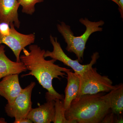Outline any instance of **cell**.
Wrapping results in <instances>:
<instances>
[{"label":"cell","mask_w":123,"mask_h":123,"mask_svg":"<svg viewBox=\"0 0 123 123\" xmlns=\"http://www.w3.org/2000/svg\"><path fill=\"white\" fill-rule=\"evenodd\" d=\"M29 49L30 51L24 48L23 50L24 55L20 56L21 61L30 71L28 73L23 75L22 77L33 76L50 94L55 98L64 101L63 95L57 93L53 88L52 81L55 78L61 80L60 77H65L67 76L66 72L71 69L55 64V63L56 61L54 59H45L44 54L46 51L37 45L31 44Z\"/></svg>","instance_id":"6da1fadb"},{"label":"cell","mask_w":123,"mask_h":123,"mask_svg":"<svg viewBox=\"0 0 123 123\" xmlns=\"http://www.w3.org/2000/svg\"><path fill=\"white\" fill-rule=\"evenodd\" d=\"M104 93L77 97L65 111L66 118L72 123H101L111 110L109 103L103 98Z\"/></svg>","instance_id":"7a4b0ae2"},{"label":"cell","mask_w":123,"mask_h":123,"mask_svg":"<svg viewBox=\"0 0 123 123\" xmlns=\"http://www.w3.org/2000/svg\"><path fill=\"white\" fill-rule=\"evenodd\" d=\"M79 21L86 28L85 32L80 36H74L70 26L65 22H61L60 24H57V27L58 31L67 44L66 50L74 53L78 61L82 62L84 59L86 44L89 38L93 33L102 31L103 29L101 26H103L105 22L102 20L97 22L91 21L86 18H80Z\"/></svg>","instance_id":"3957f363"},{"label":"cell","mask_w":123,"mask_h":123,"mask_svg":"<svg viewBox=\"0 0 123 123\" xmlns=\"http://www.w3.org/2000/svg\"><path fill=\"white\" fill-rule=\"evenodd\" d=\"M80 83L77 97L85 94L108 92L114 89L112 80L107 76H102L96 68L90 67L80 75Z\"/></svg>","instance_id":"277c9868"},{"label":"cell","mask_w":123,"mask_h":123,"mask_svg":"<svg viewBox=\"0 0 123 123\" xmlns=\"http://www.w3.org/2000/svg\"><path fill=\"white\" fill-rule=\"evenodd\" d=\"M35 85V82H31L26 87L22 89L12 103H7L6 105L5 112L8 116L15 118L14 123H18L21 120L27 118L32 108L31 94Z\"/></svg>","instance_id":"5b68a950"},{"label":"cell","mask_w":123,"mask_h":123,"mask_svg":"<svg viewBox=\"0 0 123 123\" xmlns=\"http://www.w3.org/2000/svg\"><path fill=\"white\" fill-rule=\"evenodd\" d=\"M50 42L53 47V50L52 51L49 50L45 51L44 57H49L61 62L64 64L70 67L74 72L79 75H81L86 70L92 67L99 57L98 52H95L91 56V60L89 63L86 65L81 64L77 59L73 60L65 54L58 42L57 37L50 35Z\"/></svg>","instance_id":"8992f818"},{"label":"cell","mask_w":123,"mask_h":123,"mask_svg":"<svg viewBox=\"0 0 123 123\" xmlns=\"http://www.w3.org/2000/svg\"><path fill=\"white\" fill-rule=\"evenodd\" d=\"M9 25L10 34L7 36L0 35V44H6L11 49L16 57V61L20 62L21 52L26 47L34 43L35 36L33 34H21L16 30L13 24Z\"/></svg>","instance_id":"52a82bcc"},{"label":"cell","mask_w":123,"mask_h":123,"mask_svg":"<svg viewBox=\"0 0 123 123\" xmlns=\"http://www.w3.org/2000/svg\"><path fill=\"white\" fill-rule=\"evenodd\" d=\"M46 102L37 107L32 108L27 118L35 123H53L55 117V98L48 92L46 94Z\"/></svg>","instance_id":"ba28073f"},{"label":"cell","mask_w":123,"mask_h":123,"mask_svg":"<svg viewBox=\"0 0 123 123\" xmlns=\"http://www.w3.org/2000/svg\"><path fill=\"white\" fill-rule=\"evenodd\" d=\"M22 89L18 74L7 75L0 81V95L5 98L9 104L13 102Z\"/></svg>","instance_id":"9c48e42d"},{"label":"cell","mask_w":123,"mask_h":123,"mask_svg":"<svg viewBox=\"0 0 123 123\" xmlns=\"http://www.w3.org/2000/svg\"><path fill=\"white\" fill-rule=\"evenodd\" d=\"M20 6L17 0H0V22L13 24L19 28L18 10Z\"/></svg>","instance_id":"30bf717a"},{"label":"cell","mask_w":123,"mask_h":123,"mask_svg":"<svg viewBox=\"0 0 123 123\" xmlns=\"http://www.w3.org/2000/svg\"><path fill=\"white\" fill-rule=\"evenodd\" d=\"M5 46L0 44V80L7 75L18 74L26 72L25 66L22 62H14L5 54Z\"/></svg>","instance_id":"8fae6325"},{"label":"cell","mask_w":123,"mask_h":123,"mask_svg":"<svg viewBox=\"0 0 123 123\" xmlns=\"http://www.w3.org/2000/svg\"><path fill=\"white\" fill-rule=\"evenodd\" d=\"M71 71L69 70L66 73L68 82L63 101L64 107L66 110L68 109L72 101L77 97L80 86V75Z\"/></svg>","instance_id":"7c38bea8"},{"label":"cell","mask_w":123,"mask_h":123,"mask_svg":"<svg viewBox=\"0 0 123 123\" xmlns=\"http://www.w3.org/2000/svg\"><path fill=\"white\" fill-rule=\"evenodd\" d=\"M110 104L111 112L116 115H122L123 111V85H116L115 88L107 94L102 95Z\"/></svg>","instance_id":"4fadbf2b"},{"label":"cell","mask_w":123,"mask_h":123,"mask_svg":"<svg viewBox=\"0 0 123 123\" xmlns=\"http://www.w3.org/2000/svg\"><path fill=\"white\" fill-rule=\"evenodd\" d=\"M63 101L59 98L55 100V117L53 123H72L66 118L65 113L66 110L64 107Z\"/></svg>","instance_id":"5bb4252c"},{"label":"cell","mask_w":123,"mask_h":123,"mask_svg":"<svg viewBox=\"0 0 123 123\" xmlns=\"http://www.w3.org/2000/svg\"><path fill=\"white\" fill-rule=\"evenodd\" d=\"M22 7V12L29 15H32L35 10V5L43 2L44 0H17Z\"/></svg>","instance_id":"9a60e30c"},{"label":"cell","mask_w":123,"mask_h":123,"mask_svg":"<svg viewBox=\"0 0 123 123\" xmlns=\"http://www.w3.org/2000/svg\"><path fill=\"white\" fill-rule=\"evenodd\" d=\"M10 27L9 24L6 22H0V35L2 36L9 35Z\"/></svg>","instance_id":"2e32d148"},{"label":"cell","mask_w":123,"mask_h":123,"mask_svg":"<svg viewBox=\"0 0 123 123\" xmlns=\"http://www.w3.org/2000/svg\"><path fill=\"white\" fill-rule=\"evenodd\" d=\"M118 115H117L113 112L110 113V112L106 115L101 123H116Z\"/></svg>","instance_id":"e0dca14e"},{"label":"cell","mask_w":123,"mask_h":123,"mask_svg":"<svg viewBox=\"0 0 123 123\" xmlns=\"http://www.w3.org/2000/svg\"><path fill=\"white\" fill-rule=\"evenodd\" d=\"M119 10L121 14V18H123V0H119Z\"/></svg>","instance_id":"ac0fdd59"},{"label":"cell","mask_w":123,"mask_h":123,"mask_svg":"<svg viewBox=\"0 0 123 123\" xmlns=\"http://www.w3.org/2000/svg\"><path fill=\"white\" fill-rule=\"evenodd\" d=\"M33 122L29 119L26 118L23 119L19 121L18 123H32Z\"/></svg>","instance_id":"d6986e66"},{"label":"cell","mask_w":123,"mask_h":123,"mask_svg":"<svg viewBox=\"0 0 123 123\" xmlns=\"http://www.w3.org/2000/svg\"><path fill=\"white\" fill-rule=\"evenodd\" d=\"M7 122L4 118H0V123H6Z\"/></svg>","instance_id":"ffe728a7"},{"label":"cell","mask_w":123,"mask_h":123,"mask_svg":"<svg viewBox=\"0 0 123 123\" xmlns=\"http://www.w3.org/2000/svg\"><path fill=\"white\" fill-rule=\"evenodd\" d=\"M111 0L113 2H114L116 4L118 5L119 6V0Z\"/></svg>","instance_id":"44dd1931"},{"label":"cell","mask_w":123,"mask_h":123,"mask_svg":"<svg viewBox=\"0 0 123 123\" xmlns=\"http://www.w3.org/2000/svg\"></svg>","instance_id":"7402d4cb"}]
</instances>
